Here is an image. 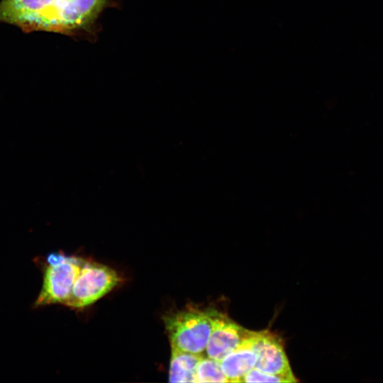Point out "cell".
Here are the masks:
<instances>
[{
	"label": "cell",
	"mask_w": 383,
	"mask_h": 383,
	"mask_svg": "<svg viewBox=\"0 0 383 383\" xmlns=\"http://www.w3.org/2000/svg\"><path fill=\"white\" fill-rule=\"evenodd\" d=\"M106 0H3L0 21L22 27L64 31L93 21Z\"/></svg>",
	"instance_id": "cell-1"
},
{
	"label": "cell",
	"mask_w": 383,
	"mask_h": 383,
	"mask_svg": "<svg viewBox=\"0 0 383 383\" xmlns=\"http://www.w3.org/2000/svg\"><path fill=\"white\" fill-rule=\"evenodd\" d=\"M171 348L203 354L212 329L209 310L190 309L179 311L164 318Z\"/></svg>",
	"instance_id": "cell-2"
},
{
	"label": "cell",
	"mask_w": 383,
	"mask_h": 383,
	"mask_svg": "<svg viewBox=\"0 0 383 383\" xmlns=\"http://www.w3.org/2000/svg\"><path fill=\"white\" fill-rule=\"evenodd\" d=\"M86 260L61 252H51L46 257L42 288L35 306L60 303L69 297L73 284Z\"/></svg>",
	"instance_id": "cell-3"
},
{
	"label": "cell",
	"mask_w": 383,
	"mask_h": 383,
	"mask_svg": "<svg viewBox=\"0 0 383 383\" xmlns=\"http://www.w3.org/2000/svg\"><path fill=\"white\" fill-rule=\"evenodd\" d=\"M120 281L112 268L86 260L63 304L74 309L90 305L112 290Z\"/></svg>",
	"instance_id": "cell-4"
},
{
	"label": "cell",
	"mask_w": 383,
	"mask_h": 383,
	"mask_svg": "<svg viewBox=\"0 0 383 383\" xmlns=\"http://www.w3.org/2000/svg\"><path fill=\"white\" fill-rule=\"evenodd\" d=\"M209 310L212 320V329L206 348V356L221 361L250 339L255 331L242 327L216 310Z\"/></svg>",
	"instance_id": "cell-5"
},
{
	"label": "cell",
	"mask_w": 383,
	"mask_h": 383,
	"mask_svg": "<svg viewBox=\"0 0 383 383\" xmlns=\"http://www.w3.org/2000/svg\"><path fill=\"white\" fill-rule=\"evenodd\" d=\"M252 346L257 355L255 368L265 373L283 377L290 382H297L283 345L277 335L267 331L256 332Z\"/></svg>",
	"instance_id": "cell-6"
},
{
	"label": "cell",
	"mask_w": 383,
	"mask_h": 383,
	"mask_svg": "<svg viewBox=\"0 0 383 383\" xmlns=\"http://www.w3.org/2000/svg\"><path fill=\"white\" fill-rule=\"evenodd\" d=\"M254 335L220 361L229 382H241L243 377L255 367L257 355L252 346Z\"/></svg>",
	"instance_id": "cell-7"
},
{
	"label": "cell",
	"mask_w": 383,
	"mask_h": 383,
	"mask_svg": "<svg viewBox=\"0 0 383 383\" xmlns=\"http://www.w3.org/2000/svg\"><path fill=\"white\" fill-rule=\"evenodd\" d=\"M169 371L170 382H196V370L203 354H196L172 348Z\"/></svg>",
	"instance_id": "cell-8"
},
{
	"label": "cell",
	"mask_w": 383,
	"mask_h": 383,
	"mask_svg": "<svg viewBox=\"0 0 383 383\" xmlns=\"http://www.w3.org/2000/svg\"><path fill=\"white\" fill-rule=\"evenodd\" d=\"M196 382H229L221 369V362L208 356L203 357L196 370Z\"/></svg>",
	"instance_id": "cell-9"
},
{
	"label": "cell",
	"mask_w": 383,
	"mask_h": 383,
	"mask_svg": "<svg viewBox=\"0 0 383 383\" xmlns=\"http://www.w3.org/2000/svg\"><path fill=\"white\" fill-rule=\"evenodd\" d=\"M241 382H290L289 379L279 375L263 372L253 368L241 379Z\"/></svg>",
	"instance_id": "cell-10"
}]
</instances>
